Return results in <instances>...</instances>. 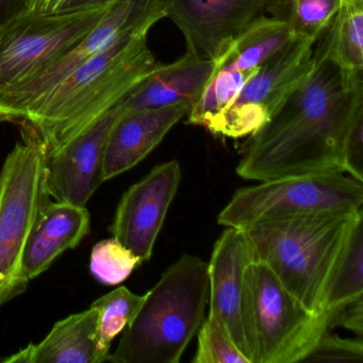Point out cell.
<instances>
[{
	"instance_id": "1",
	"label": "cell",
	"mask_w": 363,
	"mask_h": 363,
	"mask_svg": "<svg viewBox=\"0 0 363 363\" xmlns=\"http://www.w3.org/2000/svg\"><path fill=\"white\" fill-rule=\"evenodd\" d=\"M305 82L241 148L237 174L267 182L290 176L344 173V144L363 109V74L343 71L313 52Z\"/></svg>"
},
{
	"instance_id": "2",
	"label": "cell",
	"mask_w": 363,
	"mask_h": 363,
	"mask_svg": "<svg viewBox=\"0 0 363 363\" xmlns=\"http://www.w3.org/2000/svg\"><path fill=\"white\" fill-rule=\"evenodd\" d=\"M148 33H129L65 77L18 123L43 144L46 158L71 143L120 103L159 63Z\"/></svg>"
},
{
	"instance_id": "3",
	"label": "cell",
	"mask_w": 363,
	"mask_h": 363,
	"mask_svg": "<svg viewBox=\"0 0 363 363\" xmlns=\"http://www.w3.org/2000/svg\"><path fill=\"white\" fill-rule=\"evenodd\" d=\"M362 216V209L313 212L259 223L244 230L255 259L267 265L303 307L320 314L331 273Z\"/></svg>"
},
{
	"instance_id": "4",
	"label": "cell",
	"mask_w": 363,
	"mask_h": 363,
	"mask_svg": "<svg viewBox=\"0 0 363 363\" xmlns=\"http://www.w3.org/2000/svg\"><path fill=\"white\" fill-rule=\"evenodd\" d=\"M208 303V262L182 255L146 293L106 362L179 363L205 320Z\"/></svg>"
},
{
	"instance_id": "5",
	"label": "cell",
	"mask_w": 363,
	"mask_h": 363,
	"mask_svg": "<svg viewBox=\"0 0 363 363\" xmlns=\"http://www.w3.org/2000/svg\"><path fill=\"white\" fill-rule=\"evenodd\" d=\"M245 315L252 363L305 362L329 330L326 314L303 307L256 259L246 269Z\"/></svg>"
},
{
	"instance_id": "6",
	"label": "cell",
	"mask_w": 363,
	"mask_h": 363,
	"mask_svg": "<svg viewBox=\"0 0 363 363\" xmlns=\"http://www.w3.org/2000/svg\"><path fill=\"white\" fill-rule=\"evenodd\" d=\"M22 141L9 152L0 172V307L27 290L22 257L44 195L46 154L26 127Z\"/></svg>"
},
{
	"instance_id": "7",
	"label": "cell",
	"mask_w": 363,
	"mask_h": 363,
	"mask_svg": "<svg viewBox=\"0 0 363 363\" xmlns=\"http://www.w3.org/2000/svg\"><path fill=\"white\" fill-rule=\"evenodd\" d=\"M260 182L239 189L218 214V224L246 229L301 214L362 209L363 182L344 173L290 176Z\"/></svg>"
},
{
	"instance_id": "8",
	"label": "cell",
	"mask_w": 363,
	"mask_h": 363,
	"mask_svg": "<svg viewBox=\"0 0 363 363\" xmlns=\"http://www.w3.org/2000/svg\"><path fill=\"white\" fill-rule=\"evenodd\" d=\"M167 0H113L90 33L24 82L0 91V122L18 125L57 84L129 33H148L165 18Z\"/></svg>"
},
{
	"instance_id": "9",
	"label": "cell",
	"mask_w": 363,
	"mask_h": 363,
	"mask_svg": "<svg viewBox=\"0 0 363 363\" xmlns=\"http://www.w3.org/2000/svg\"><path fill=\"white\" fill-rule=\"evenodd\" d=\"M110 4L54 14L25 11L6 22L0 27V91L24 82L76 45Z\"/></svg>"
},
{
	"instance_id": "10",
	"label": "cell",
	"mask_w": 363,
	"mask_h": 363,
	"mask_svg": "<svg viewBox=\"0 0 363 363\" xmlns=\"http://www.w3.org/2000/svg\"><path fill=\"white\" fill-rule=\"evenodd\" d=\"M314 43L294 38L274 55L248 80L209 131L239 139L258 130L311 73Z\"/></svg>"
},
{
	"instance_id": "11",
	"label": "cell",
	"mask_w": 363,
	"mask_h": 363,
	"mask_svg": "<svg viewBox=\"0 0 363 363\" xmlns=\"http://www.w3.org/2000/svg\"><path fill=\"white\" fill-rule=\"evenodd\" d=\"M180 182L179 162L167 161L156 165L121 199L110 233L142 263L152 258L155 244Z\"/></svg>"
},
{
	"instance_id": "12",
	"label": "cell",
	"mask_w": 363,
	"mask_h": 363,
	"mask_svg": "<svg viewBox=\"0 0 363 363\" xmlns=\"http://www.w3.org/2000/svg\"><path fill=\"white\" fill-rule=\"evenodd\" d=\"M255 260L246 231L226 227L212 250L209 273V318L228 333L238 350L252 363L245 315V274Z\"/></svg>"
},
{
	"instance_id": "13",
	"label": "cell",
	"mask_w": 363,
	"mask_h": 363,
	"mask_svg": "<svg viewBox=\"0 0 363 363\" xmlns=\"http://www.w3.org/2000/svg\"><path fill=\"white\" fill-rule=\"evenodd\" d=\"M265 6L267 0H167L165 18L182 31L186 52L216 61L263 16Z\"/></svg>"
},
{
	"instance_id": "14",
	"label": "cell",
	"mask_w": 363,
	"mask_h": 363,
	"mask_svg": "<svg viewBox=\"0 0 363 363\" xmlns=\"http://www.w3.org/2000/svg\"><path fill=\"white\" fill-rule=\"evenodd\" d=\"M123 99L63 150L46 158L43 190L52 201L86 207L105 182L106 143L114 123L125 112Z\"/></svg>"
},
{
	"instance_id": "15",
	"label": "cell",
	"mask_w": 363,
	"mask_h": 363,
	"mask_svg": "<svg viewBox=\"0 0 363 363\" xmlns=\"http://www.w3.org/2000/svg\"><path fill=\"white\" fill-rule=\"evenodd\" d=\"M89 233L86 207L52 201L44 192L23 252V277L28 282L39 277L65 250L79 245Z\"/></svg>"
},
{
	"instance_id": "16",
	"label": "cell",
	"mask_w": 363,
	"mask_h": 363,
	"mask_svg": "<svg viewBox=\"0 0 363 363\" xmlns=\"http://www.w3.org/2000/svg\"><path fill=\"white\" fill-rule=\"evenodd\" d=\"M190 109L186 105H175L124 112L108 135L104 155L105 182L143 161Z\"/></svg>"
},
{
	"instance_id": "17",
	"label": "cell",
	"mask_w": 363,
	"mask_h": 363,
	"mask_svg": "<svg viewBox=\"0 0 363 363\" xmlns=\"http://www.w3.org/2000/svg\"><path fill=\"white\" fill-rule=\"evenodd\" d=\"M216 67V61L203 60L189 52L171 65L159 63L124 97L123 108L125 112L175 105L193 108L203 95Z\"/></svg>"
},
{
	"instance_id": "18",
	"label": "cell",
	"mask_w": 363,
	"mask_h": 363,
	"mask_svg": "<svg viewBox=\"0 0 363 363\" xmlns=\"http://www.w3.org/2000/svg\"><path fill=\"white\" fill-rule=\"evenodd\" d=\"M99 311L73 314L55 324L43 341L30 343L4 363H101L96 350Z\"/></svg>"
},
{
	"instance_id": "19",
	"label": "cell",
	"mask_w": 363,
	"mask_h": 363,
	"mask_svg": "<svg viewBox=\"0 0 363 363\" xmlns=\"http://www.w3.org/2000/svg\"><path fill=\"white\" fill-rule=\"evenodd\" d=\"M315 54L350 74H363V0H342L316 40Z\"/></svg>"
},
{
	"instance_id": "20",
	"label": "cell",
	"mask_w": 363,
	"mask_h": 363,
	"mask_svg": "<svg viewBox=\"0 0 363 363\" xmlns=\"http://www.w3.org/2000/svg\"><path fill=\"white\" fill-rule=\"evenodd\" d=\"M363 298V216L354 223L331 273L323 313H333Z\"/></svg>"
},
{
	"instance_id": "21",
	"label": "cell",
	"mask_w": 363,
	"mask_h": 363,
	"mask_svg": "<svg viewBox=\"0 0 363 363\" xmlns=\"http://www.w3.org/2000/svg\"><path fill=\"white\" fill-rule=\"evenodd\" d=\"M342 0H267L265 10L284 23L295 38L316 42L333 20Z\"/></svg>"
},
{
	"instance_id": "22",
	"label": "cell",
	"mask_w": 363,
	"mask_h": 363,
	"mask_svg": "<svg viewBox=\"0 0 363 363\" xmlns=\"http://www.w3.org/2000/svg\"><path fill=\"white\" fill-rule=\"evenodd\" d=\"M144 298L145 295H138L126 286H120L91 305L99 311L96 350L101 363L107 361L112 341L133 322Z\"/></svg>"
},
{
	"instance_id": "23",
	"label": "cell",
	"mask_w": 363,
	"mask_h": 363,
	"mask_svg": "<svg viewBox=\"0 0 363 363\" xmlns=\"http://www.w3.org/2000/svg\"><path fill=\"white\" fill-rule=\"evenodd\" d=\"M140 264V259L114 238L103 240L93 246L91 273L101 284H122Z\"/></svg>"
},
{
	"instance_id": "24",
	"label": "cell",
	"mask_w": 363,
	"mask_h": 363,
	"mask_svg": "<svg viewBox=\"0 0 363 363\" xmlns=\"http://www.w3.org/2000/svg\"><path fill=\"white\" fill-rule=\"evenodd\" d=\"M193 363H250L228 333L208 316L197 331V350Z\"/></svg>"
},
{
	"instance_id": "25",
	"label": "cell",
	"mask_w": 363,
	"mask_h": 363,
	"mask_svg": "<svg viewBox=\"0 0 363 363\" xmlns=\"http://www.w3.org/2000/svg\"><path fill=\"white\" fill-rule=\"evenodd\" d=\"M363 361V343L359 337L343 339L326 331L316 344L305 362L361 363Z\"/></svg>"
},
{
	"instance_id": "26",
	"label": "cell",
	"mask_w": 363,
	"mask_h": 363,
	"mask_svg": "<svg viewBox=\"0 0 363 363\" xmlns=\"http://www.w3.org/2000/svg\"><path fill=\"white\" fill-rule=\"evenodd\" d=\"M344 169L350 177L363 182V109L354 116L346 135Z\"/></svg>"
},
{
	"instance_id": "27",
	"label": "cell",
	"mask_w": 363,
	"mask_h": 363,
	"mask_svg": "<svg viewBox=\"0 0 363 363\" xmlns=\"http://www.w3.org/2000/svg\"><path fill=\"white\" fill-rule=\"evenodd\" d=\"M326 316L329 330L335 328V327L342 326L348 329V330L354 331V333L359 335V337H362L363 298L348 303L345 307L341 308L337 311Z\"/></svg>"
},
{
	"instance_id": "28",
	"label": "cell",
	"mask_w": 363,
	"mask_h": 363,
	"mask_svg": "<svg viewBox=\"0 0 363 363\" xmlns=\"http://www.w3.org/2000/svg\"><path fill=\"white\" fill-rule=\"evenodd\" d=\"M73 0H29L27 12L38 14H54L65 11Z\"/></svg>"
},
{
	"instance_id": "29",
	"label": "cell",
	"mask_w": 363,
	"mask_h": 363,
	"mask_svg": "<svg viewBox=\"0 0 363 363\" xmlns=\"http://www.w3.org/2000/svg\"><path fill=\"white\" fill-rule=\"evenodd\" d=\"M29 0H0V27L14 16L27 11Z\"/></svg>"
},
{
	"instance_id": "30",
	"label": "cell",
	"mask_w": 363,
	"mask_h": 363,
	"mask_svg": "<svg viewBox=\"0 0 363 363\" xmlns=\"http://www.w3.org/2000/svg\"><path fill=\"white\" fill-rule=\"evenodd\" d=\"M113 0H73L67 9H75V8L91 7V6L106 5L112 3Z\"/></svg>"
}]
</instances>
